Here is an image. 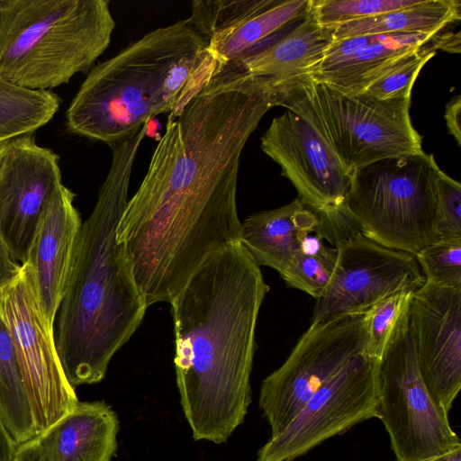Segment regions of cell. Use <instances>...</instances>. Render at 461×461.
Returning a JSON list of instances; mask_svg holds the SVG:
<instances>
[{"label":"cell","mask_w":461,"mask_h":461,"mask_svg":"<svg viewBox=\"0 0 461 461\" xmlns=\"http://www.w3.org/2000/svg\"><path fill=\"white\" fill-rule=\"evenodd\" d=\"M60 98L50 90H30L0 78V144L33 134L58 112Z\"/></svg>","instance_id":"cb8c5ba5"},{"label":"cell","mask_w":461,"mask_h":461,"mask_svg":"<svg viewBox=\"0 0 461 461\" xmlns=\"http://www.w3.org/2000/svg\"><path fill=\"white\" fill-rule=\"evenodd\" d=\"M378 359L362 354L321 386L260 448L258 461H294L378 414Z\"/></svg>","instance_id":"8fae6325"},{"label":"cell","mask_w":461,"mask_h":461,"mask_svg":"<svg viewBox=\"0 0 461 461\" xmlns=\"http://www.w3.org/2000/svg\"><path fill=\"white\" fill-rule=\"evenodd\" d=\"M268 291L239 242L207 258L169 303L176 384L194 440L223 443L245 419L258 317Z\"/></svg>","instance_id":"7a4b0ae2"},{"label":"cell","mask_w":461,"mask_h":461,"mask_svg":"<svg viewBox=\"0 0 461 461\" xmlns=\"http://www.w3.org/2000/svg\"><path fill=\"white\" fill-rule=\"evenodd\" d=\"M334 247V271L316 300L312 321L367 312L387 296L416 290L425 282L414 255L384 247L360 232Z\"/></svg>","instance_id":"7c38bea8"},{"label":"cell","mask_w":461,"mask_h":461,"mask_svg":"<svg viewBox=\"0 0 461 461\" xmlns=\"http://www.w3.org/2000/svg\"><path fill=\"white\" fill-rule=\"evenodd\" d=\"M440 33L422 47L400 56L380 68L363 84L357 94H365L380 100L411 97L417 77L438 51L437 41Z\"/></svg>","instance_id":"484cf974"},{"label":"cell","mask_w":461,"mask_h":461,"mask_svg":"<svg viewBox=\"0 0 461 461\" xmlns=\"http://www.w3.org/2000/svg\"><path fill=\"white\" fill-rule=\"evenodd\" d=\"M440 32L372 34L334 41L309 76L339 92L357 94L380 68L422 47Z\"/></svg>","instance_id":"d6986e66"},{"label":"cell","mask_w":461,"mask_h":461,"mask_svg":"<svg viewBox=\"0 0 461 461\" xmlns=\"http://www.w3.org/2000/svg\"><path fill=\"white\" fill-rule=\"evenodd\" d=\"M311 5L312 0H197L187 19L206 42L217 71L304 18Z\"/></svg>","instance_id":"2e32d148"},{"label":"cell","mask_w":461,"mask_h":461,"mask_svg":"<svg viewBox=\"0 0 461 461\" xmlns=\"http://www.w3.org/2000/svg\"><path fill=\"white\" fill-rule=\"evenodd\" d=\"M17 447L0 417V461H14Z\"/></svg>","instance_id":"836d02e7"},{"label":"cell","mask_w":461,"mask_h":461,"mask_svg":"<svg viewBox=\"0 0 461 461\" xmlns=\"http://www.w3.org/2000/svg\"><path fill=\"white\" fill-rule=\"evenodd\" d=\"M409 316V315H408ZM396 461H430L461 447L418 366L408 318L378 361V414Z\"/></svg>","instance_id":"ba28073f"},{"label":"cell","mask_w":461,"mask_h":461,"mask_svg":"<svg viewBox=\"0 0 461 461\" xmlns=\"http://www.w3.org/2000/svg\"><path fill=\"white\" fill-rule=\"evenodd\" d=\"M461 96L459 95L452 97L447 104L444 119L449 134H451L458 146L461 145Z\"/></svg>","instance_id":"1f68e13d"},{"label":"cell","mask_w":461,"mask_h":461,"mask_svg":"<svg viewBox=\"0 0 461 461\" xmlns=\"http://www.w3.org/2000/svg\"><path fill=\"white\" fill-rule=\"evenodd\" d=\"M408 322L424 384L448 415L461 389V287L424 282L413 292Z\"/></svg>","instance_id":"9a60e30c"},{"label":"cell","mask_w":461,"mask_h":461,"mask_svg":"<svg viewBox=\"0 0 461 461\" xmlns=\"http://www.w3.org/2000/svg\"><path fill=\"white\" fill-rule=\"evenodd\" d=\"M315 234L307 236L300 250L280 274L287 286L301 290L316 300L326 290L332 276L337 249L324 245Z\"/></svg>","instance_id":"d4e9b609"},{"label":"cell","mask_w":461,"mask_h":461,"mask_svg":"<svg viewBox=\"0 0 461 461\" xmlns=\"http://www.w3.org/2000/svg\"><path fill=\"white\" fill-rule=\"evenodd\" d=\"M438 169L434 156L424 151L375 162L353 172L345 207L363 235L416 255L439 240Z\"/></svg>","instance_id":"52a82bcc"},{"label":"cell","mask_w":461,"mask_h":461,"mask_svg":"<svg viewBox=\"0 0 461 461\" xmlns=\"http://www.w3.org/2000/svg\"><path fill=\"white\" fill-rule=\"evenodd\" d=\"M0 417L18 446L37 437L13 338L1 306Z\"/></svg>","instance_id":"603a6c76"},{"label":"cell","mask_w":461,"mask_h":461,"mask_svg":"<svg viewBox=\"0 0 461 461\" xmlns=\"http://www.w3.org/2000/svg\"><path fill=\"white\" fill-rule=\"evenodd\" d=\"M271 87L276 106L308 122L350 175L383 159L423 152L410 115L411 97L342 93L309 75Z\"/></svg>","instance_id":"8992f818"},{"label":"cell","mask_w":461,"mask_h":461,"mask_svg":"<svg viewBox=\"0 0 461 461\" xmlns=\"http://www.w3.org/2000/svg\"><path fill=\"white\" fill-rule=\"evenodd\" d=\"M420 0H312V14L321 25L333 26L406 8Z\"/></svg>","instance_id":"f1b7e54d"},{"label":"cell","mask_w":461,"mask_h":461,"mask_svg":"<svg viewBox=\"0 0 461 461\" xmlns=\"http://www.w3.org/2000/svg\"><path fill=\"white\" fill-rule=\"evenodd\" d=\"M115 21L106 0H0V78L49 90L93 68Z\"/></svg>","instance_id":"5b68a950"},{"label":"cell","mask_w":461,"mask_h":461,"mask_svg":"<svg viewBox=\"0 0 461 461\" xmlns=\"http://www.w3.org/2000/svg\"><path fill=\"white\" fill-rule=\"evenodd\" d=\"M260 147L279 165L306 207L328 213L344 205L352 175L298 114L286 110L275 117L260 139Z\"/></svg>","instance_id":"5bb4252c"},{"label":"cell","mask_w":461,"mask_h":461,"mask_svg":"<svg viewBox=\"0 0 461 461\" xmlns=\"http://www.w3.org/2000/svg\"><path fill=\"white\" fill-rule=\"evenodd\" d=\"M414 256L425 282L438 287H461V239H439Z\"/></svg>","instance_id":"83f0119b"},{"label":"cell","mask_w":461,"mask_h":461,"mask_svg":"<svg viewBox=\"0 0 461 461\" xmlns=\"http://www.w3.org/2000/svg\"><path fill=\"white\" fill-rule=\"evenodd\" d=\"M318 223L316 212L297 197L279 208L247 217L241 222L240 243L258 267H271L280 275Z\"/></svg>","instance_id":"44dd1931"},{"label":"cell","mask_w":461,"mask_h":461,"mask_svg":"<svg viewBox=\"0 0 461 461\" xmlns=\"http://www.w3.org/2000/svg\"><path fill=\"white\" fill-rule=\"evenodd\" d=\"M439 239H461V185L440 168L435 179Z\"/></svg>","instance_id":"f546056e"},{"label":"cell","mask_w":461,"mask_h":461,"mask_svg":"<svg viewBox=\"0 0 461 461\" xmlns=\"http://www.w3.org/2000/svg\"><path fill=\"white\" fill-rule=\"evenodd\" d=\"M460 9L458 0H420L412 6L329 27L333 41L372 34L440 32L460 21Z\"/></svg>","instance_id":"7402d4cb"},{"label":"cell","mask_w":461,"mask_h":461,"mask_svg":"<svg viewBox=\"0 0 461 461\" xmlns=\"http://www.w3.org/2000/svg\"><path fill=\"white\" fill-rule=\"evenodd\" d=\"M268 39L215 71L209 83L247 81L272 86L311 75L333 42L331 29L318 23L312 5L293 30L275 41Z\"/></svg>","instance_id":"e0dca14e"},{"label":"cell","mask_w":461,"mask_h":461,"mask_svg":"<svg viewBox=\"0 0 461 461\" xmlns=\"http://www.w3.org/2000/svg\"><path fill=\"white\" fill-rule=\"evenodd\" d=\"M209 52L188 19L159 27L93 67L66 112L68 131L108 145L170 113Z\"/></svg>","instance_id":"277c9868"},{"label":"cell","mask_w":461,"mask_h":461,"mask_svg":"<svg viewBox=\"0 0 461 461\" xmlns=\"http://www.w3.org/2000/svg\"><path fill=\"white\" fill-rule=\"evenodd\" d=\"M368 311L312 321L283 365L261 384L259 407L271 437L355 357L364 354Z\"/></svg>","instance_id":"9c48e42d"},{"label":"cell","mask_w":461,"mask_h":461,"mask_svg":"<svg viewBox=\"0 0 461 461\" xmlns=\"http://www.w3.org/2000/svg\"><path fill=\"white\" fill-rule=\"evenodd\" d=\"M430 461H461V447Z\"/></svg>","instance_id":"e575fe53"},{"label":"cell","mask_w":461,"mask_h":461,"mask_svg":"<svg viewBox=\"0 0 461 461\" xmlns=\"http://www.w3.org/2000/svg\"><path fill=\"white\" fill-rule=\"evenodd\" d=\"M414 289L400 290L368 310L364 354L380 359L398 328L407 320Z\"/></svg>","instance_id":"4316f807"},{"label":"cell","mask_w":461,"mask_h":461,"mask_svg":"<svg viewBox=\"0 0 461 461\" xmlns=\"http://www.w3.org/2000/svg\"><path fill=\"white\" fill-rule=\"evenodd\" d=\"M62 184L59 156L32 134L0 144V237L16 262H27L43 210Z\"/></svg>","instance_id":"4fadbf2b"},{"label":"cell","mask_w":461,"mask_h":461,"mask_svg":"<svg viewBox=\"0 0 461 461\" xmlns=\"http://www.w3.org/2000/svg\"><path fill=\"white\" fill-rule=\"evenodd\" d=\"M3 316L11 332L37 436L79 402L59 358L54 327L40 302L29 261L17 278L0 293Z\"/></svg>","instance_id":"30bf717a"},{"label":"cell","mask_w":461,"mask_h":461,"mask_svg":"<svg viewBox=\"0 0 461 461\" xmlns=\"http://www.w3.org/2000/svg\"><path fill=\"white\" fill-rule=\"evenodd\" d=\"M75 194L61 184L49 199L30 249L41 308L54 327L64 297L82 225Z\"/></svg>","instance_id":"ac0fdd59"},{"label":"cell","mask_w":461,"mask_h":461,"mask_svg":"<svg viewBox=\"0 0 461 461\" xmlns=\"http://www.w3.org/2000/svg\"><path fill=\"white\" fill-rule=\"evenodd\" d=\"M14 461H50L38 438L18 446Z\"/></svg>","instance_id":"d6a6232c"},{"label":"cell","mask_w":461,"mask_h":461,"mask_svg":"<svg viewBox=\"0 0 461 461\" xmlns=\"http://www.w3.org/2000/svg\"><path fill=\"white\" fill-rule=\"evenodd\" d=\"M21 268L0 237V293L17 278Z\"/></svg>","instance_id":"4dcf8cb0"},{"label":"cell","mask_w":461,"mask_h":461,"mask_svg":"<svg viewBox=\"0 0 461 461\" xmlns=\"http://www.w3.org/2000/svg\"><path fill=\"white\" fill-rule=\"evenodd\" d=\"M275 106L269 86H206L176 118L167 119L117 227L148 307L170 303L207 258L240 242V156Z\"/></svg>","instance_id":"6da1fadb"},{"label":"cell","mask_w":461,"mask_h":461,"mask_svg":"<svg viewBox=\"0 0 461 461\" xmlns=\"http://www.w3.org/2000/svg\"><path fill=\"white\" fill-rule=\"evenodd\" d=\"M119 420L104 402H80L37 436L50 461H111Z\"/></svg>","instance_id":"ffe728a7"},{"label":"cell","mask_w":461,"mask_h":461,"mask_svg":"<svg viewBox=\"0 0 461 461\" xmlns=\"http://www.w3.org/2000/svg\"><path fill=\"white\" fill-rule=\"evenodd\" d=\"M147 129L145 123L109 145V172L79 231L54 335L63 371L74 388L104 378L112 357L135 333L149 308L117 240L133 163Z\"/></svg>","instance_id":"3957f363"}]
</instances>
